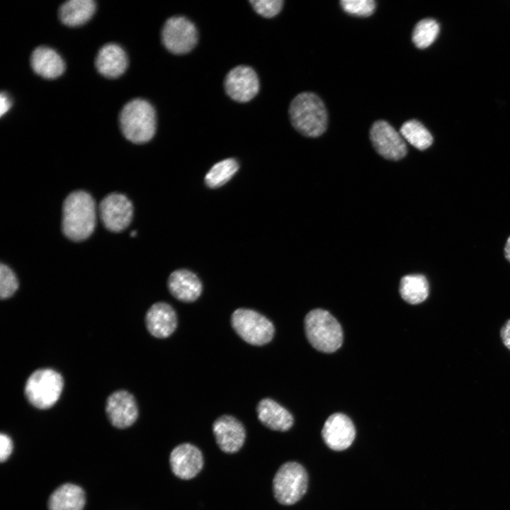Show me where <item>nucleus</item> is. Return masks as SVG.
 Returning <instances> with one entry per match:
<instances>
[{
  "label": "nucleus",
  "instance_id": "obj_8",
  "mask_svg": "<svg viewBox=\"0 0 510 510\" xmlns=\"http://www.w3.org/2000/svg\"><path fill=\"white\" fill-rule=\"evenodd\" d=\"M162 38L169 51L178 55L185 54L196 45L198 33L191 21L183 16H174L166 21Z\"/></svg>",
  "mask_w": 510,
  "mask_h": 510
},
{
  "label": "nucleus",
  "instance_id": "obj_28",
  "mask_svg": "<svg viewBox=\"0 0 510 510\" xmlns=\"http://www.w3.org/2000/svg\"><path fill=\"white\" fill-rule=\"evenodd\" d=\"M339 3L345 12L357 16H369L375 8L373 0H342Z\"/></svg>",
  "mask_w": 510,
  "mask_h": 510
},
{
  "label": "nucleus",
  "instance_id": "obj_1",
  "mask_svg": "<svg viewBox=\"0 0 510 510\" xmlns=\"http://www.w3.org/2000/svg\"><path fill=\"white\" fill-rule=\"evenodd\" d=\"M95 202L88 193L76 191L64 200L62 207V231L72 241L87 239L96 226Z\"/></svg>",
  "mask_w": 510,
  "mask_h": 510
},
{
  "label": "nucleus",
  "instance_id": "obj_4",
  "mask_svg": "<svg viewBox=\"0 0 510 510\" xmlns=\"http://www.w3.org/2000/svg\"><path fill=\"white\" fill-rule=\"evenodd\" d=\"M305 331L310 344L324 353H333L343 342V332L339 322L327 310H312L305 318Z\"/></svg>",
  "mask_w": 510,
  "mask_h": 510
},
{
  "label": "nucleus",
  "instance_id": "obj_27",
  "mask_svg": "<svg viewBox=\"0 0 510 510\" xmlns=\"http://www.w3.org/2000/svg\"><path fill=\"white\" fill-rule=\"evenodd\" d=\"M18 288V281L13 271L6 265L0 266V297L2 300L11 297Z\"/></svg>",
  "mask_w": 510,
  "mask_h": 510
},
{
  "label": "nucleus",
  "instance_id": "obj_29",
  "mask_svg": "<svg viewBox=\"0 0 510 510\" xmlns=\"http://www.w3.org/2000/svg\"><path fill=\"white\" fill-rule=\"evenodd\" d=\"M250 4L256 13L266 17L271 18L277 15L283 4L282 0H252Z\"/></svg>",
  "mask_w": 510,
  "mask_h": 510
},
{
  "label": "nucleus",
  "instance_id": "obj_34",
  "mask_svg": "<svg viewBox=\"0 0 510 510\" xmlns=\"http://www.w3.org/2000/svg\"><path fill=\"white\" fill-rule=\"evenodd\" d=\"M136 235H137V232H136V231L133 230V231H132V232H130V236H131V237H135V236H136Z\"/></svg>",
  "mask_w": 510,
  "mask_h": 510
},
{
  "label": "nucleus",
  "instance_id": "obj_2",
  "mask_svg": "<svg viewBox=\"0 0 510 510\" xmlns=\"http://www.w3.org/2000/svg\"><path fill=\"white\" fill-rule=\"evenodd\" d=\"M289 115L293 126L306 137H319L327 130L326 107L321 98L313 93L298 94L290 104Z\"/></svg>",
  "mask_w": 510,
  "mask_h": 510
},
{
  "label": "nucleus",
  "instance_id": "obj_11",
  "mask_svg": "<svg viewBox=\"0 0 510 510\" xmlns=\"http://www.w3.org/2000/svg\"><path fill=\"white\" fill-rule=\"evenodd\" d=\"M227 95L233 100L244 103L252 99L259 90V78L253 69L238 66L231 69L225 79Z\"/></svg>",
  "mask_w": 510,
  "mask_h": 510
},
{
  "label": "nucleus",
  "instance_id": "obj_14",
  "mask_svg": "<svg viewBox=\"0 0 510 510\" xmlns=\"http://www.w3.org/2000/svg\"><path fill=\"white\" fill-rule=\"evenodd\" d=\"M212 431L217 444L223 452H237L244 443V427L232 416L222 415L218 417L212 424Z\"/></svg>",
  "mask_w": 510,
  "mask_h": 510
},
{
  "label": "nucleus",
  "instance_id": "obj_17",
  "mask_svg": "<svg viewBox=\"0 0 510 510\" xmlns=\"http://www.w3.org/2000/svg\"><path fill=\"white\" fill-rule=\"evenodd\" d=\"M168 288L177 300L184 302L196 301L202 293V283L198 276L186 269L174 271L169 277Z\"/></svg>",
  "mask_w": 510,
  "mask_h": 510
},
{
  "label": "nucleus",
  "instance_id": "obj_32",
  "mask_svg": "<svg viewBox=\"0 0 510 510\" xmlns=\"http://www.w3.org/2000/svg\"><path fill=\"white\" fill-rule=\"evenodd\" d=\"M11 106V101L6 93L2 92L0 95V115L2 116L6 113Z\"/></svg>",
  "mask_w": 510,
  "mask_h": 510
},
{
  "label": "nucleus",
  "instance_id": "obj_18",
  "mask_svg": "<svg viewBox=\"0 0 510 510\" xmlns=\"http://www.w3.org/2000/svg\"><path fill=\"white\" fill-rule=\"evenodd\" d=\"M257 416L266 427L274 431H288L293 424L292 414L270 398L262 399L256 406Z\"/></svg>",
  "mask_w": 510,
  "mask_h": 510
},
{
  "label": "nucleus",
  "instance_id": "obj_20",
  "mask_svg": "<svg viewBox=\"0 0 510 510\" xmlns=\"http://www.w3.org/2000/svg\"><path fill=\"white\" fill-rule=\"evenodd\" d=\"M33 71L45 79H55L64 71L65 66L60 55L47 47H38L30 57Z\"/></svg>",
  "mask_w": 510,
  "mask_h": 510
},
{
  "label": "nucleus",
  "instance_id": "obj_15",
  "mask_svg": "<svg viewBox=\"0 0 510 510\" xmlns=\"http://www.w3.org/2000/svg\"><path fill=\"white\" fill-rule=\"evenodd\" d=\"M169 462L176 476L183 480H189L201 470L203 458L197 447L191 443H182L173 449Z\"/></svg>",
  "mask_w": 510,
  "mask_h": 510
},
{
  "label": "nucleus",
  "instance_id": "obj_23",
  "mask_svg": "<svg viewBox=\"0 0 510 510\" xmlns=\"http://www.w3.org/2000/svg\"><path fill=\"white\" fill-rule=\"evenodd\" d=\"M429 293V283L423 275H407L402 278L400 293L402 299L411 305L424 302Z\"/></svg>",
  "mask_w": 510,
  "mask_h": 510
},
{
  "label": "nucleus",
  "instance_id": "obj_10",
  "mask_svg": "<svg viewBox=\"0 0 510 510\" xmlns=\"http://www.w3.org/2000/svg\"><path fill=\"white\" fill-rule=\"evenodd\" d=\"M99 215L104 226L110 231L119 232L130 225L133 207L128 198L120 193H110L100 203Z\"/></svg>",
  "mask_w": 510,
  "mask_h": 510
},
{
  "label": "nucleus",
  "instance_id": "obj_25",
  "mask_svg": "<svg viewBox=\"0 0 510 510\" xmlns=\"http://www.w3.org/2000/svg\"><path fill=\"white\" fill-rule=\"evenodd\" d=\"M238 169L239 164L235 159L230 158L222 160L209 170L205 175V182L210 188L220 187L231 179Z\"/></svg>",
  "mask_w": 510,
  "mask_h": 510
},
{
  "label": "nucleus",
  "instance_id": "obj_13",
  "mask_svg": "<svg viewBox=\"0 0 510 510\" xmlns=\"http://www.w3.org/2000/svg\"><path fill=\"white\" fill-rule=\"evenodd\" d=\"M322 436L327 446L334 450H343L353 443L355 436V426L346 415L334 413L326 420Z\"/></svg>",
  "mask_w": 510,
  "mask_h": 510
},
{
  "label": "nucleus",
  "instance_id": "obj_22",
  "mask_svg": "<svg viewBox=\"0 0 510 510\" xmlns=\"http://www.w3.org/2000/svg\"><path fill=\"white\" fill-rule=\"evenodd\" d=\"M96 10L92 0H70L64 3L59 15L62 22L69 26H77L88 21Z\"/></svg>",
  "mask_w": 510,
  "mask_h": 510
},
{
  "label": "nucleus",
  "instance_id": "obj_7",
  "mask_svg": "<svg viewBox=\"0 0 510 510\" xmlns=\"http://www.w3.org/2000/svg\"><path fill=\"white\" fill-rule=\"evenodd\" d=\"M231 324L244 341L254 346L268 344L275 332L274 326L268 318L250 309L234 310L231 316Z\"/></svg>",
  "mask_w": 510,
  "mask_h": 510
},
{
  "label": "nucleus",
  "instance_id": "obj_24",
  "mask_svg": "<svg viewBox=\"0 0 510 510\" xmlns=\"http://www.w3.org/2000/svg\"><path fill=\"white\" fill-rule=\"evenodd\" d=\"M400 132L409 144L419 150L427 149L433 142L431 134L416 120L405 122L402 125Z\"/></svg>",
  "mask_w": 510,
  "mask_h": 510
},
{
  "label": "nucleus",
  "instance_id": "obj_6",
  "mask_svg": "<svg viewBox=\"0 0 510 510\" xmlns=\"http://www.w3.org/2000/svg\"><path fill=\"white\" fill-rule=\"evenodd\" d=\"M307 482V472L300 464L296 462L284 463L273 480L274 497L282 504H293L305 494Z\"/></svg>",
  "mask_w": 510,
  "mask_h": 510
},
{
  "label": "nucleus",
  "instance_id": "obj_31",
  "mask_svg": "<svg viewBox=\"0 0 510 510\" xmlns=\"http://www.w3.org/2000/svg\"><path fill=\"white\" fill-rule=\"evenodd\" d=\"M500 335L504 346L510 350V319L502 327Z\"/></svg>",
  "mask_w": 510,
  "mask_h": 510
},
{
  "label": "nucleus",
  "instance_id": "obj_30",
  "mask_svg": "<svg viewBox=\"0 0 510 510\" xmlns=\"http://www.w3.org/2000/svg\"><path fill=\"white\" fill-rule=\"evenodd\" d=\"M13 450L12 441L8 436L4 434L0 435V460L6 461L10 456Z\"/></svg>",
  "mask_w": 510,
  "mask_h": 510
},
{
  "label": "nucleus",
  "instance_id": "obj_21",
  "mask_svg": "<svg viewBox=\"0 0 510 510\" xmlns=\"http://www.w3.org/2000/svg\"><path fill=\"white\" fill-rule=\"evenodd\" d=\"M85 504L84 490L73 484H64L50 496L49 510H82Z\"/></svg>",
  "mask_w": 510,
  "mask_h": 510
},
{
  "label": "nucleus",
  "instance_id": "obj_3",
  "mask_svg": "<svg viewBox=\"0 0 510 510\" xmlns=\"http://www.w3.org/2000/svg\"><path fill=\"white\" fill-rule=\"evenodd\" d=\"M119 119L123 134L133 143L147 142L155 133V111L145 100L137 98L128 102L123 108Z\"/></svg>",
  "mask_w": 510,
  "mask_h": 510
},
{
  "label": "nucleus",
  "instance_id": "obj_26",
  "mask_svg": "<svg viewBox=\"0 0 510 510\" xmlns=\"http://www.w3.org/2000/svg\"><path fill=\"white\" fill-rule=\"evenodd\" d=\"M438 23L432 18H425L419 21L412 33V41L415 46L424 49L431 45L439 33Z\"/></svg>",
  "mask_w": 510,
  "mask_h": 510
},
{
  "label": "nucleus",
  "instance_id": "obj_12",
  "mask_svg": "<svg viewBox=\"0 0 510 510\" xmlns=\"http://www.w3.org/2000/svg\"><path fill=\"white\" fill-rule=\"evenodd\" d=\"M106 412L113 426L118 429L128 428L138 416L135 398L126 390L115 391L107 398Z\"/></svg>",
  "mask_w": 510,
  "mask_h": 510
},
{
  "label": "nucleus",
  "instance_id": "obj_33",
  "mask_svg": "<svg viewBox=\"0 0 510 510\" xmlns=\"http://www.w3.org/2000/svg\"><path fill=\"white\" fill-rule=\"evenodd\" d=\"M504 256L506 259L510 262V236L507 239L504 246Z\"/></svg>",
  "mask_w": 510,
  "mask_h": 510
},
{
  "label": "nucleus",
  "instance_id": "obj_16",
  "mask_svg": "<svg viewBox=\"0 0 510 510\" xmlns=\"http://www.w3.org/2000/svg\"><path fill=\"white\" fill-rule=\"evenodd\" d=\"M148 332L159 339L169 337L177 327V317L173 307L164 302L152 305L145 315Z\"/></svg>",
  "mask_w": 510,
  "mask_h": 510
},
{
  "label": "nucleus",
  "instance_id": "obj_9",
  "mask_svg": "<svg viewBox=\"0 0 510 510\" xmlns=\"http://www.w3.org/2000/svg\"><path fill=\"white\" fill-rule=\"evenodd\" d=\"M370 139L376 152L387 159L397 161L407 154V146L402 135L385 120H378L373 124Z\"/></svg>",
  "mask_w": 510,
  "mask_h": 510
},
{
  "label": "nucleus",
  "instance_id": "obj_5",
  "mask_svg": "<svg viewBox=\"0 0 510 510\" xmlns=\"http://www.w3.org/2000/svg\"><path fill=\"white\" fill-rule=\"evenodd\" d=\"M64 387L62 376L51 368L38 369L26 380L24 392L28 401L35 407L46 409L59 400Z\"/></svg>",
  "mask_w": 510,
  "mask_h": 510
},
{
  "label": "nucleus",
  "instance_id": "obj_19",
  "mask_svg": "<svg viewBox=\"0 0 510 510\" xmlns=\"http://www.w3.org/2000/svg\"><path fill=\"white\" fill-rule=\"evenodd\" d=\"M96 67L99 73L106 77H118L128 67L127 55L123 49L116 44L105 45L97 55Z\"/></svg>",
  "mask_w": 510,
  "mask_h": 510
}]
</instances>
